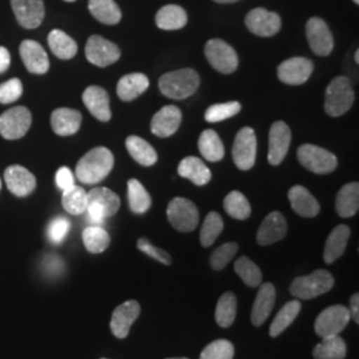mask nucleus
<instances>
[{
  "label": "nucleus",
  "mask_w": 359,
  "mask_h": 359,
  "mask_svg": "<svg viewBox=\"0 0 359 359\" xmlns=\"http://www.w3.org/2000/svg\"><path fill=\"white\" fill-rule=\"evenodd\" d=\"M20 56L31 74L43 75L50 69L48 55L44 48L34 40H25L20 44Z\"/></svg>",
  "instance_id": "22"
},
{
  "label": "nucleus",
  "mask_w": 359,
  "mask_h": 359,
  "mask_svg": "<svg viewBox=\"0 0 359 359\" xmlns=\"http://www.w3.org/2000/svg\"><path fill=\"white\" fill-rule=\"evenodd\" d=\"M287 197H289V201H290V205L293 208V210L302 217H316L321 210V206L316 200V197L302 185L293 187L289 191Z\"/></svg>",
  "instance_id": "24"
},
{
  "label": "nucleus",
  "mask_w": 359,
  "mask_h": 359,
  "mask_svg": "<svg viewBox=\"0 0 359 359\" xmlns=\"http://www.w3.org/2000/svg\"><path fill=\"white\" fill-rule=\"evenodd\" d=\"M237 250H238V245L236 243L221 245L210 256L212 268L215 270L224 269L231 262V258L237 255Z\"/></svg>",
  "instance_id": "47"
},
{
  "label": "nucleus",
  "mask_w": 359,
  "mask_h": 359,
  "mask_svg": "<svg viewBox=\"0 0 359 359\" xmlns=\"http://www.w3.org/2000/svg\"><path fill=\"white\" fill-rule=\"evenodd\" d=\"M287 233V222L283 213L271 212L262 221L257 231V243L261 246L276 244L285 238Z\"/></svg>",
  "instance_id": "19"
},
{
  "label": "nucleus",
  "mask_w": 359,
  "mask_h": 359,
  "mask_svg": "<svg viewBox=\"0 0 359 359\" xmlns=\"http://www.w3.org/2000/svg\"><path fill=\"white\" fill-rule=\"evenodd\" d=\"M88 8L96 20L107 26H115L123 16L115 0H90Z\"/></svg>",
  "instance_id": "33"
},
{
  "label": "nucleus",
  "mask_w": 359,
  "mask_h": 359,
  "mask_svg": "<svg viewBox=\"0 0 359 359\" xmlns=\"http://www.w3.org/2000/svg\"><path fill=\"white\" fill-rule=\"evenodd\" d=\"M102 359H107V358H102Z\"/></svg>",
  "instance_id": "60"
},
{
  "label": "nucleus",
  "mask_w": 359,
  "mask_h": 359,
  "mask_svg": "<svg viewBox=\"0 0 359 359\" xmlns=\"http://www.w3.org/2000/svg\"><path fill=\"white\" fill-rule=\"evenodd\" d=\"M245 26L257 36L270 38L280 32L283 22L277 13H271L265 8H255L246 15Z\"/></svg>",
  "instance_id": "12"
},
{
  "label": "nucleus",
  "mask_w": 359,
  "mask_h": 359,
  "mask_svg": "<svg viewBox=\"0 0 359 359\" xmlns=\"http://www.w3.org/2000/svg\"><path fill=\"white\" fill-rule=\"evenodd\" d=\"M65 1H69V3H72V1H76V0H65Z\"/></svg>",
  "instance_id": "57"
},
{
  "label": "nucleus",
  "mask_w": 359,
  "mask_h": 359,
  "mask_svg": "<svg viewBox=\"0 0 359 359\" xmlns=\"http://www.w3.org/2000/svg\"><path fill=\"white\" fill-rule=\"evenodd\" d=\"M355 63H357V65L359 63V50L355 51Z\"/></svg>",
  "instance_id": "55"
},
{
  "label": "nucleus",
  "mask_w": 359,
  "mask_h": 359,
  "mask_svg": "<svg viewBox=\"0 0 359 359\" xmlns=\"http://www.w3.org/2000/svg\"><path fill=\"white\" fill-rule=\"evenodd\" d=\"M4 180L8 191L16 197H27L36 188L35 176L22 165L7 168L4 172Z\"/></svg>",
  "instance_id": "20"
},
{
  "label": "nucleus",
  "mask_w": 359,
  "mask_h": 359,
  "mask_svg": "<svg viewBox=\"0 0 359 359\" xmlns=\"http://www.w3.org/2000/svg\"><path fill=\"white\" fill-rule=\"evenodd\" d=\"M200 87V76L192 68L177 69L160 77L158 88L164 96L173 100L191 97Z\"/></svg>",
  "instance_id": "2"
},
{
  "label": "nucleus",
  "mask_w": 359,
  "mask_h": 359,
  "mask_svg": "<svg viewBox=\"0 0 359 359\" xmlns=\"http://www.w3.org/2000/svg\"><path fill=\"white\" fill-rule=\"evenodd\" d=\"M215 1L219 3V4H231V3H237L240 0H215Z\"/></svg>",
  "instance_id": "54"
},
{
  "label": "nucleus",
  "mask_w": 359,
  "mask_h": 359,
  "mask_svg": "<svg viewBox=\"0 0 359 359\" xmlns=\"http://www.w3.org/2000/svg\"><path fill=\"white\" fill-rule=\"evenodd\" d=\"M354 99L355 95L350 79L346 76L335 77L326 88L325 111L332 117L345 115L353 107Z\"/></svg>",
  "instance_id": "3"
},
{
  "label": "nucleus",
  "mask_w": 359,
  "mask_h": 359,
  "mask_svg": "<svg viewBox=\"0 0 359 359\" xmlns=\"http://www.w3.org/2000/svg\"><path fill=\"white\" fill-rule=\"evenodd\" d=\"M301 311V304L299 301H290L283 306L278 314L276 316V318L270 325L269 334L271 338L278 337L280 334L283 333L297 318V316Z\"/></svg>",
  "instance_id": "38"
},
{
  "label": "nucleus",
  "mask_w": 359,
  "mask_h": 359,
  "mask_svg": "<svg viewBox=\"0 0 359 359\" xmlns=\"http://www.w3.org/2000/svg\"><path fill=\"white\" fill-rule=\"evenodd\" d=\"M234 346L226 339H217L203 350L200 359H233Z\"/></svg>",
  "instance_id": "46"
},
{
  "label": "nucleus",
  "mask_w": 359,
  "mask_h": 359,
  "mask_svg": "<svg viewBox=\"0 0 359 359\" xmlns=\"http://www.w3.org/2000/svg\"><path fill=\"white\" fill-rule=\"evenodd\" d=\"M241 111V104L238 102L215 104L206 109L205 120L208 123H221L233 116L238 115Z\"/></svg>",
  "instance_id": "45"
},
{
  "label": "nucleus",
  "mask_w": 359,
  "mask_h": 359,
  "mask_svg": "<svg viewBox=\"0 0 359 359\" xmlns=\"http://www.w3.org/2000/svg\"><path fill=\"white\" fill-rule=\"evenodd\" d=\"M355 4H359V0H353Z\"/></svg>",
  "instance_id": "56"
},
{
  "label": "nucleus",
  "mask_w": 359,
  "mask_h": 359,
  "mask_svg": "<svg viewBox=\"0 0 359 359\" xmlns=\"http://www.w3.org/2000/svg\"><path fill=\"white\" fill-rule=\"evenodd\" d=\"M62 204L69 215H83L87 210V192L81 187L74 185L63 192Z\"/></svg>",
  "instance_id": "41"
},
{
  "label": "nucleus",
  "mask_w": 359,
  "mask_h": 359,
  "mask_svg": "<svg viewBox=\"0 0 359 359\" xmlns=\"http://www.w3.org/2000/svg\"><path fill=\"white\" fill-rule=\"evenodd\" d=\"M149 87V79L144 74H129L121 77L117 83V96L123 102L137 99Z\"/></svg>",
  "instance_id": "28"
},
{
  "label": "nucleus",
  "mask_w": 359,
  "mask_h": 359,
  "mask_svg": "<svg viewBox=\"0 0 359 359\" xmlns=\"http://www.w3.org/2000/svg\"><path fill=\"white\" fill-rule=\"evenodd\" d=\"M350 311L346 306L334 305L329 306L318 316L314 329L316 333L321 338L330 335H339L345 330L347 323L350 321Z\"/></svg>",
  "instance_id": "11"
},
{
  "label": "nucleus",
  "mask_w": 359,
  "mask_h": 359,
  "mask_svg": "<svg viewBox=\"0 0 359 359\" xmlns=\"http://www.w3.org/2000/svg\"><path fill=\"white\" fill-rule=\"evenodd\" d=\"M297 156L301 165L317 175L332 173L338 165L335 154L313 144H304L299 147Z\"/></svg>",
  "instance_id": "6"
},
{
  "label": "nucleus",
  "mask_w": 359,
  "mask_h": 359,
  "mask_svg": "<svg viewBox=\"0 0 359 359\" xmlns=\"http://www.w3.org/2000/svg\"><path fill=\"white\" fill-rule=\"evenodd\" d=\"M18 23L27 29L38 28L44 19L43 0H11Z\"/></svg>",
  "instance_id": "17"
},
{
  "label": "nucleus",
  "mask_w": 359,
  "mask_h": 359,
  "mask_svg": "<svg viewBox=\"0 0 359 359\" xmlns=\"http://www.w3.org/2000/svg\"><path fill=\"white\" fill-rule=\"evenodd\" d=\"M0 189H1V181H0Z\"/></svg>",
  "instance_id": "59"
},
{
  "label": "nucleus",
  "mask_w": 359,
  "mask_h": 359,
  "mask_svg": "<svg viewBox=\"0 0 359 359\" xmlns=\"http://www.w3.org/2000/svg\"><path fill=\"white\" fill-rule=\"evenodd\" d=\"M224 209L234 219H246L252 213V208L244 194L237 191L229 193L224 200Z\"/></svg>",
  "instance_id": "42"
},
{
  "label": "nucleus",
  "mask_w": 359,
  "mask_h": 359,
  "mask_svg": "<svg viewBox=\"0 0 359 359\" xmlns=\"http://www.w3.org/2000/svg\"><path fill=\"white\" fill-rule=\"evenodd\" d=\"M205 57L219 74L229 75L238 67V56L234 48L221 39H210L205 44Z\"/></svg>",
  "instance_id": "8"
},
{
  "label": "nucleus",
  "mask_w": 359,
  "mask_h": 359,
  "mask_svg": "<svg viewBox=\"0 0 359 359\" xmlns=\"http://www.w3.org/2000/svg\"><path fill=\"white\" fill-rule=\"evenodd\" d=\"M198 149L203 157L210 163H217L225 156L224 144L221 142L217 132L213 129H206L201 133L198 139Z\"/></svg>",
  "instance_id": "34"
},
{
  "label": "nucleus",
  "mask_w": 359,
  "mask_h": 359,
  "mask_svg": "<svg viewBox=\"0 0 359 359\" xmlns=\"http://www.w3.org/2000/svg\"><path fill=\"white\" fill-rule=\"evenodd\" d=\"M126 147L133 160L142 167H152L158 160L154 147L139 136H129L126 142Z\"/></svg>",
  "instance_id": "32"
},
{
  "label": "nucleus",
  "mask_w": 359,
  "mask_h": 359,
  "mask_svg": "<svg viewBox=\"0 0 359 359\" xmlns=\"http://www.w3.org/2000/svg\"><path fill=\"white\" fill-rule=\"evenodd\" d=\"M274 304H276L274 285L269 283L261 285L252 309V323L255 326H261L268 320Z\"/></svg>",
  "instance_id": "25"
},
{
  "label": "nucleus",
  "mask_w": 359,
  "mask_h": 359,
  "mask_svg": "<svg viewBox=\"0 0 359 359\" xmlns=\"http://www.w3.org/2000/svg\"><path fill=\"white\" fill-rule=\"evenodd\" d=\"M140 304L137 301H127L115 309L111 320V330L118 339L128 337L130 326L140 316Z\"/></svg>",
  "instance_id": "18"
},
{
  "label": "nucleus",
  "mask_w": 359,
  "mask_h": 359,
  "mask_svg": "<svg viewBox=\"0 0 359 359\" xmlns=\"http://www.w3.org/2000/svg\"><path fill=\"white\" fill-rule=\"evenodd\" d=\"M233 161L241 170H249L256 164L257 137L255 129L245 127L241 129L233 144Z\"/></svg>",
  "instance_id": "9"
},
{
  "label": "nucleus",
  "mask_w": 359,
  "mask_h": 359,
  "mask_svg": "<svg viewBox=\"0 0 359 359\" xmlns=\"http://www.w3.org/2000/svg\"><path fill=\"white\" fill-rule=\"evenodd\" d=\"M71 228L69 221L65 217H57L52 219L48 226V237L53 244H60L65 241L68 231Z\"/></svg>",
  "instance_id": "49"
},
{
  "label": "nucleus",
  "mask_w": 359,
  "mask_h": 359,
  "mask_svg": "<svg viewBox=\"0 0 359 359\" xmlns=\"http://www.w3.org/2000/svg\"><path fill=\"white\" fill-rule=\"evenodd\" d=\"M237 314V298L231 292L224 293L218 299L216 306V322L221 327H229L236 320Z\"/></svg>",
  "instance_id": "39"
},
{
  "label": "nucleus",
  "mask_w": 359,
  "mask_h": 359,
  "mask_svg": "<svg viewBox=\"0 0 359 359\" xmlns=\"http://www.w3.org/2000/svg\"><path fill=\"white\" fill-rule=\"evenodd\" d=\"M313 357L316 359H345L346 357V344L339 335H330L322 338L313 350Z\"/></svg>",
  "instance_id": "35"
},
{
  "label": "nucleus",
  "mask_w": 359,
  "mask_h": 359,
  "mask_svg": "<svg viewBox=\"0 0 359 359\" xmlns=\"http://www.w3.org/2000/svg\"><path fill=\"white\" fill-rule=\"evenodd\" d=\"M168 359H189V358H168Z\"/></svg>",
  "instance_id": "58"
},
{
  "label": "nucleus",
  "mask_w": 359,
  "mask_h": 359,
  "mask_svg": "<svg viewBox=\"0 0 359 359\" xmlns=\"http://www.w3.org/2000/svg\"><path fill=\"white\" fill-rule=\"evenodd\" d=\"M187 11L177 4H168L156 13V25L164 31H176L187 26Z\"/></svg>",
  "instance_id": "29"
},
{
  "label": "nucleus",
  "mask_w": 359,
  "mask_h": 359,
  "mask_svg": "<svg viewBox=\"0 0 359 359\" xmlns=\"http://www.w3.org/2000/svg\"><path fill=\"white\" fill-rule=\"evenodd\" d=\"M137 248L142 250V253H145L147 256L152 257L156 261H158V262H161L164 265H170V262H172V257L169 256L168 252H165L164 249H160V248L154 246L147 238H140L137 241Z\"/></svg>",
  "instance_id": "50"
},
{
  "label": "nucleus",
  "mask_w": 359,
  "mask_h": 359,
  "mask_svg": "<svg viewBox=\"0 0 359 359\" xmlns=\"http://www.w3.org/2000/svg\"><path fill=\"white\" fill-rule=\"evenodd\" d=\"M120 204L118 196L108 188H93L87 193V212L93 222L100 224L105 218L115 216Z\"/></svg>",
  "instance_id": "5"
},
{
  "label": "nucleus",
  "mask_w": 359,
  "mask_h": 359,
  "mask_svg": "<svg viewBox=\"0 0 359 359\" xmlns=\"http://www.w3.org/2000/svg\"><path fill=\"white\" fill-rule=\"evenodd\" d=\"M224 229V221L221 216L216 212H210L206 216L205 221L203 224L201 233H200V241L204 248H208L218 238L221 231Z\"/></svg>",
  "instance_id": "44"
},
{
  "label": "nucleus",
  "mask_w": 359,
  "mask_h": 359,
  "mask_svg": "<svg viewBox=\"0 0 359 359\" xmlns=\"http://www.w3.org/2000/svg\"><path fill=\"white\" fill-rule=\"evenodd\" d=\"M83 243L90 253L99 255L107 250L111 244V237L100 226H88L83 231Z\"/></svg>",
  "instance_id": "40"
},
{
  "label": "nucleus",
  "mask_w": 359,
  "mask_h": 359,
  "mask_svg": "<svg viewBox=\"0 0 359 359\" xmlns=\"http://www.w3.org/2000/svg\"><path fill=\"white\" fill-rule=\"evenodd\" d=\"M177 170L181 177L191 180L197 187H204L212 179L210 169L206 167L201 158L194 156H188L181 160Z\"/></svg>",
  "instance_id": "27"
},
{
  "label": "nucleus",
  "mask_w": 359,
  "mask_h": 359,
  "mask_svg": "<svg viewBox=\"0 0 359 359\" xmlns=\"http://www.w3.org/2000/svg\"><path fill=\"white\" fill-rule=\"evenodd\" d=\"M167 216L170 225L182 233L194 231L200 221L197 206L184 197H176L169 203Z\"/></svg>",
  "instance_id": "7"
},
{
  "label": "nucleus",
  "mask_w": 359,
  "mask_h": 359,
  "mask_svg": "<svg viewBox=\"0 0 359 359\" xmlns=\"http://www.w3.org/2000/svg\"><path fill=\"white\" fill-rule=\"evenodd\" d=\"M115 157L105 147H97L84 154L76 165V177L80 182L95 185L103 181L112 170Z\"/></svg>",
  "instance_id": "1"
},
{
  "label": "nucleus",
  "mask_w": 359,
  "mask_h": 359,
  "mask_svg": "<svg viewBox=\"0 0 359 359\" xmlns=\"http://www.w3.org/2000/svg\"><path fill=\"white\" fill-rule=\"evenodd\" d=\"M234 270L240 276V278L250 287H257L262 283L261 269L248 257L238 258L234 264Z\"/></svg>",
  "instance_id": "43"
},
{
  "label": "nucleus",
  "mask_w": 359,
  "mask_h": 359,
  "mask_svg": "<svg viewBox=\"0 0 359 359\" xmlns=\"http://www.w3.org/2000/svg\"><path fill=\"white\" fill-rule=\"evenodd\" d=\"M306 38L311 51L318 56H329L334 48L332 31L321 18H311L306 23Z\"/></svg>",
  "instance_id": "14"
},
{
  "label": "nucleus",
  "mask_w": 359,
  "mask_h": 359,
  "mask_svg": "<svg viewBox=\"0 0 359 359\" xmlns=\"http://www.w3.org/2000/svg\"><path fill=\"white\" fill-rule=\"evenodd\" d=\"M51 126L59 136L75 135L81 126V114L69 108H59L52 112Z\"/></svg>",
  "instance_id": "26"
},
{
  "label": "nucleus",
  "mask_w": 359,
  "mask_h": 359,
  "mask_svg": "<svg viewBox=\"0 0 359 359\" xmlns=\"http://www.w3.org/2000/svg\"><path fill=\"white\" fill-rule=\"evenodd\" d=\"M128 200L130 210L136 215H142L149 210L152 205L151 194L147 192L139 180L130 179L128 181Z\"/></svg>",
  "instance_id": "37"
},
{
  "label": "nucleus",
  "mask_w": 359,
  "mask_h": 359,
  "mask_svg": "<svg viewBox=\"0 0 359 359\" xmlns=\"http://www.w3.org/2000/svg\"><path fill=\"white\" fill-rule=\"evenodd\" d=\"M48 46L51 51L63 60L72 59L77 53L76 41L60 29H53L48 35Z\"/></svg>",
  "instance_id": "36"
},
{
  "label": "nucleus",
  "mask_w": 359,
  "mask_h": 359,
  "mask_svg": "<svg viewBox=\"0 0 359 359\" xmlns=\"http://www.w3.org/2000/svg\"><path fill=\"white\" fill-rule=\"evenodd\" d=\"M83 102L86 107L88 108L92 115L95 116L97 120L107 123L111 120L112 114H111V107H109V96L107 90L97 87V86H90L83 93Z\"/></svg>",
  "instance_id": "23"
},
{
  "label": "nucleus",
  "mask_w": 359,
  "mask_h": 359,
  "mask_svg": "<svg viewBox=\"0 0 359 359\" xmlns=\"http://www.w3.org/2000/svg\"><path fill=\"white\" fill-rule=\"evenodd\" d=\"M348 238H350V228L347 225H338L335 229H333L325 245L323 258L326 264H333L334 261H337L345 253Z\"/></svg>",
  "instance_id": "31"
},
{
  "label": "nucleus",
  "mask_w": 359,
  "mask_h": 359,
  "mask_svg": "<svg viewBox=\"0 0 359 359\" xmlns=\"http://www.w3.org/2000/svg\"><path fill=\"white\" fill-rule=\"evenodd\" d=\"M292 142V132L283 121L273 123L269 132V154L268 161L270 165H280L285 160Z\"/></svg>",
  "instance_id": "16"
},
{
  "label": "nucleus",
  "mask_w": 359,
  "mask_h": 359,
  "mask_svg": "<svg viewBox=\"0 0 359 359\" xmlns=\"http://www.w3.org/2000/svg\"><path fill=\"white\" fill-rule=\"evenodd\" d=\"M182 121V114L176 105L163 107L152 118L151 130L157 137H169L177 132Z\"/></svg>",
  "instance_id": "21"
},
{
  "label": "nucleus",
  "mask_w": 359,
  "mask_h": 359,
  "mask_svg": "<svg viewBox=\"0 0 359 359\" xmlns=\"http://www.w3.org/2000/svg\"><path fill=\"white\" fill-rule=\"evenodd\" d=\"M359 294L355 293L350 298V317L354 320L355 323H359Z\"/></svg>",
  "instance_id": "52"
},
{
  "label": "nucleus",
  "mask_w": 359,
  "mask_h": 359,
  "mask_svg": "<svg viewBox=\"0 0 359 359\" xmlns=\"http://www.w3.org/2000/svg\"><path fill=\"white\" fill-rule=\"evenodd\" d=\"M32 123L26 107H15L0 116V135L7 140H18L28 132Z\"/></svg>",
  "instance_id": "10"
},
{
  "label": "nucleus",
  "mask_w": 359,
  "mask_h": 359,
  "mask_svg": "<svg viewBox=\"0 0 359 359\" xmlns=\"http://www.w3.org/2000/svg\"><path fill=\"white\" fill-rule=\"evenodd\" d=\"M23 95V84L19 79H11L0 84V103L10 104L20 99Z\"/></svg>",
  "instance_id": "48"
},
{
  "label": "nucleus",
  "mask_w": 359,
  "mask_h": 359,
  "mask_svg": "<svg viewBox=\"0 0 359 359\" xmlns=\"http://www.w3.org/2000/svg\"><path fill=\"white\" fill-rule=\"evenodd\" d=\"M335 209L341 217H353L359 209V184L350 182L337 194Z\"/></svg>",
  "instance_id": "30"
},
{
  "label": "nucleus",
  "mask_w": 359,
  "mask_h": 359,
  "mask_svg": "<svg viewBox=\"0 0 359 359\" xmlns=\"http://www.w3.org/2000/svg\"><path fill=\"white\" fill-rule=\"evenodd\" d=\"M11 65V56L10 52L4 47H0V74L6 72Z\"/></svg>",
  "instance_id": "53"
},
{
  "label": "nucleus",
  "mask_w": 359,
  "mask_h": 359,
  "mask_svg": "<svg viewBox=\"0 0 359 359\" xmlns=\"http://www.w3.org/2000/svg\"><path fill=\"white\" fill-rule=\"evenodd\" d=\"M86 56L92 65L104 68L116 63L120 59L121 52L115 43L103 36L92 35L86 46Z\"/></svg>",
  "instance_id": "13"
},
{
  "label": "nucleus",
  "mask_w": 359,
  "mask_h": 359,
  "mask_svg": "<svg viewBox=\"0 0 359 359\" xmlns=\"http://www.w3.org/2000/svg\"><path fill=\"white\" fill-rule=\"evenodd\" d=\"M56 185L65 192L67 189L72 188L75 185V177L74 173L71 172L69 168L63 167L60 168L56 172Z\"/></svg>",
  "instance_id": "51"
},
{
  "label": "nucleus",
  "mask_w": 359,
  "mask_h": 359,
  "mask_svg": "<svg viewBox=\"0 0 359 359\" xmlns=\"http://www.w3.org/2000/svg\"><path fill=\"white\" fill-rule=\"evenodd\" d=\"M313 63L306 57H290L277 68L278 79L289 86H301L306 83L313 74Z\"/></svg>",
  "instance_id": "15"
},
{
  "label": "nucleus",
  "mask_w": 359,
  "mask_h": 359,
  "mask_svg": "<svg viewBox=\"0 0 359 359\" xmlns=\"http://www.w3.org/2000/svg\"><path fill=\"white\" fill-rule=\"evenodd\" d=\"M333 286L334 277L330 271L316 270L309 276L295 278L290 286V293L299 299H311L327 293Z\"/></svg>",
  "instance_id": "4"
}]
</instances>
